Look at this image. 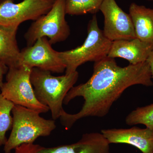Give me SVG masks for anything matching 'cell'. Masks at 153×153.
Returning a JSON list of instances; mask_svg holds the SVG:
<instances>
[{
  "label": "cell",
  "mask_w": 153,
  "mask_h": 153,
  "mask_svg": "<svg viewBox=\"0 0 153 153\" xmlns=\"http://www.w3.org/2000/svg\"><path fill=\"white\" fill-rule=\"evenodd\" d=\"M55 1L24 0L15 3L14 0H0V27L18 28L23 22L36 21L49 12Z\"/></svg>",
  "instance_id": "7"
},
{
  "label": "cell",
  "mask_w": 153,
  "mask_h": 153,
  "mask_svg": "<svg viewBox=\"0 0 153 153\" xmlns=\"http://www.w3.org/2000/svg\"><path fill=\"white\" fill-rule=\"evenodd\" d=\"M32 68L22 65L9 68L6 81L1 88L3 96L15 105H21L41 113L49 111L48 106L36 98L30 81Z\"/></svg>",
  "instance_id": "6"
},
{
  "label": "cell",
  "mask_w": 153,
  "mask_h": 153,
  "mask_svg": "<svg viewBox=\"0 0 153 153\" xmlns=\"http://www.w3.org/2000/svg\"><path fill=\"white\" fill-rule=\"evenodd\" d=\"M18 29L0 27V60L9 68L19 66L21 51L16 39Z\"/></svg>",
  "instance_id": "14"
},
{
  "label": "cell",
  "mask_w": 153,
  "mask_h": 153,
  "mask_svg": "<svg viewBox=\"0 0 153 153\" xmlns=\"http://www.w3.org/2000/svg\"><path fill=\"white\" fill-rule=\"evenodd\" d=\"M153 48V46L137 38L118 40L112 41L107 57L123 58L130 64L136 65L146 61Z\"/></svg>",
  "instance_id": "12"
},
{
  "label": "cell",
  "mask_w": 153,
  "mask_h": 153,
  "mask_svg": "<svg viewBox=\"0 0 153 153\" xmlns=\"http://www.w3.org/2000/svg\"><path fill=\"white\" fill-rule=\"evenodd\" d=\"M22 65L51 73H63L66 68L59 52L52 48V44L46 37L39 38L33 45L21 50L19 66Z\"/></svg>",
  "instance_id": "9"
},
{
  "label": "cell",
  "mask_w": 153,
  "mask_h": 153,
  "mask_svg": "<svg viewBox=\"0 0 153 153\" xmlns=\"http://www.w3.org/2000/svg\"><path fill=\"white\" fill-rule=\"evenodd\" d=\"M125 121L129 126L142 124L153 128V103L137 108L127 116Z\"/></svg>",
  "instance_id": "17"
},
{
  "label": "cell",
  "mask_w": 153,
  "mask_h": 153,
  "mask_svg": "<svg viewBox=\"0 0 153 153\" xmlns=\"http://www.w3.org/2000/svg\"><path fill=\"white\" fill-rule=\"evenodd\" d=\"M137 85H153L146 61L123 67L119 66L114 58L108 57L94 62L91 77L85 83L72 87L63 102L67 105L81 97L84 100L82 108L74 114L64 111L60 117L61 124L68 130L83 118L104 117L126 89Z\"/></svg>",
  "instance_id": "1"
},
{
  "label": "cell",
  "mask_w": 153,
  "mask_h": 153,
  "mask_svg": "<svg viewBox=\"0 0 153 153\" xmlns=\"http://www.w3.org/2000/svg\"><path fill=\"white\" fill-rule=\"evenodd\" d=\"M146 1H153V0H146Z\"/></svg>",
  "instance_id": "20"
},
{
  "label": "cell",
  "mask_w": 153,
  "mask_h": 153,
  "mask_svg": "<svg viewBox=\"0 0 153 153\" xmlns=\"http://www.w3.org/2000/svg\"><path fill=\"white\" fill-rule=\"evenodd\" d=\"M15 104L5 98L0 91V147L7 141L6 133L13 126V119L11 113Z\"/></svg>",
  "instance_id": "16"
},
{
  "label": "cell",
  "mask_w": 153,
  "mask_h": 153,
  "mask_svg": "<svg viewBox=\"0 0 153 153\" xmlns=\"http://www.w3.org/2000/svg\"><path fill=\"white\" fill-rule=\"evenodd\" d=\"M9 67L3 63L2 61L0 60V89L2 87L4 82L3 78L4 75L7 74L8 71Z\"/></svg>",
  "instance_id": "18"
},
{
  "label": "cell",
  "mask_w": 153,
  "mask_h": 153,
  "mask_svg": "<svg viewBox=\"0 0 153 153\" xmlns=\"http://www.w3.org/2000/svg\"><path fill=\"white\" fill-rule=\"evenodd\" d=\"M14 153H111L110 144L102 134H83L77 142L54 147L46 148L33 143L23 144Z\"/></svg>",
  "instance_id": "8"
},
{
  "label": "cell",
  "mask_w": 153,
  "mask_h": 153,
  "mask_svg": "<svg viewBox=\"0 0 153 153\" xmlns=\"http://www.w3.org/2000/svg\"><path fill=\"white\" fill-rule=\"evenodd\" d=\"M104 0H66V14L80 16L86 14L94 15L100 11Z\"/></svg>",
  "instance_id": "15"
},
{
  "label": "cell",
  "mask_w": 153,
  "mask_h": 153,
  "mask_svg": "<svg viewBox=\"0 0 153 153\" xmlns=\"http://www.w3.org/2000/svg\"><path fill=\"white\" fill-rule=\"evenodd\" d=\"M100 11L104 18L103 31L110 41L130 40L136 38L131 18L119 7L115 0H104Z\"/></svg>",
  "instance_id": "10"
},
{
  "label": "cell",
  "mask_w": 153,
  "mask_h": 153,
  "mask_svg": "<svg viewBox=\"0 0 153 153\" xmlns=\"http://www.w3.org/2000/svg\"><path fill=\"white\" fill-rule=\"evenodd\" d=\"M87 36L81 46L75 49L59 52L60 58L66 66L65 74L76 71L88 62H97L107 57L112 41L105 36L99 27L96 14L88 23Z\"/></svg>",
  "instance_id": "4"
},
{
  "label": "cell",
  "mask_w": 153,
  "mask_h": 153,
  "mask_svg": "<svg viewBox=\"0 0 153 153\" xmlns=\"http://www.w3.org/2000/svg\"><path fill=\"white\" fill-rule=\"evenodd\" d=\"M12 113V131L4 145L5 153H10L23 144L33 143L39 137L49 136L56 128L55 120L44 118L33 110L15 105Z\"/></svg>",
  "instance_id": "3"
},
{
  "label": "cell",
  "mask_w": 153,
  "mask_h": 153,
  "mask_svg": "<svg viewBox=\"0 0 153 153\" xmlns=\"http://www.w3.org/2000/svg\"><path fill=\"white\" fill-rule=\"evenodd\" d=\"M146 61L149 64L152 78L153 79V48Z\"/></svg>",
  "instance_id": "19"
},
{
  "label": "cell",
  "mask_w": 153,
  "mask_h": 153,
  "mask_svg": "<svg viewBox=\"0 0 153 153\" xmlns=\"http://www.w3.org/2000/svg\"><path fill=\"white\" fill-rule=\"evenodd\" d=\"M101 133L110 144H126L142 153H153V128L104 129Z\"/></svg>",
  "instance_id": "11"
},
{
  "label": "cell",
  "mask_w": 153,
  "mask_h": 153,
  "mask_svg": "<svg viewBox=\"0 0 153 153\" xmlns=\"http://www.w3.org/2000/svg\"><path fill=\"white\" fill-rule=\"evenodd\" d=\"M129 13L136 38L153 46V9L132 3L130 5Z\"/></svg>",
  "instance_id": "13"
},
{
  "label": "cell",
  "mask_w": 153,
  "mask_h": 153,
  "mask_svg": "<svg viewBox=\"0 0 153 153\" xmlns=\"http://www.w3.org/2000/svg\"><path fill=\"white\" fill-rule=\"evenodd\" d=\"M66 14V0H55L49 12L34 21L25 33L27 47L44 37L49 38L52 45L66 41L70 35Z\"/></svg>",
  "instance_id": "5"
},
{
  "label": "cell",
  "mask_w": 153,
  "mask_h": 153,
  "mask_svg": "<svg viewBox=\"0 0 153 153\" xmlns=\"http://www.w3.org/2000/svg\"><path fill=\"white\" fill-rule=\"evenodd\" d=\"M79 77L77 71L60 76H54L51 72L33 68L30 81L38 101L49 107L54 120L60 118L64 112L63 104L66 94Z\"/></svg>",
  "instance_id": "2"
}]
</instances>
